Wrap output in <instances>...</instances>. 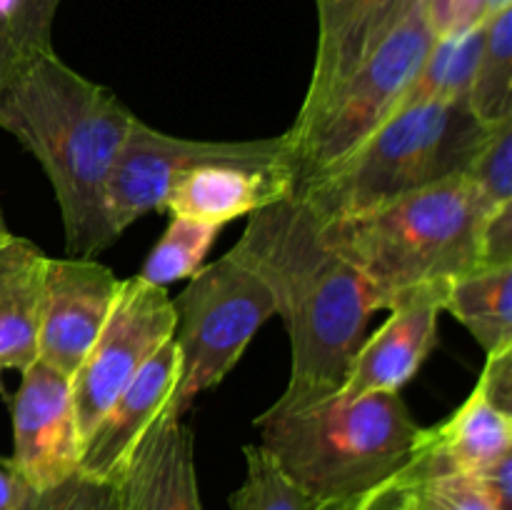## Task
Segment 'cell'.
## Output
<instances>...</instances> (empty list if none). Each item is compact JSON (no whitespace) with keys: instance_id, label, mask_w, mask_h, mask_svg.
<instances>
[{"instance_id":"26","label":"cell","mask_w":512,"mask_h":510,"mask_svg":"<svg viewBox=\"0 0 512 510\" xmlns=\"http://www.w3.org/2000/svg\"><path fill=\"white\" fill-rule=\"evenodd\" d=\"M18 510H120V495L115 483L75 473L53 488H30Z\"/></svg>"},{"instance_id":"21","label":"cell","mask_w":512,"mask_h":510,"mask_svg":"<svg viewBox=\"0 0 512 510\" xmlns=\"http://www.w3.org/2000/svg\"><path fill=\"white\" fill-rule=\"evenodd\" d=\"M468 105L488 128L512 118V8L485 20Z\"/></svg>"},{"instance_id":"1","label":"cell","mask_w":512,"mask_h":510,"mask_svg":"<svg viewBox=\"0 0 512 510\" xmlns=\"http://www.w3.org/2000/svg\"><path fill=\"white\" fill-rule=\"evenodd\" d=\"M228 253L268 285L288 330V388L268 410L293 413L335 395L380 310L373 285L330 248L298 195L250 215Z\"/></svg>"},{"instance_id":"27","label":"cell","mask_w":512,"mask_h":510,"mask_svg":"<svg viewBox=\"0 0 512 510\" xmlns=\"http://www.w3.org/2000/svg\"><path fill=\"white\" fill-rule=\"evenodd\" d=\"M58 5L60 0H23V8H20V15L13 28L15 48H18L23 58L53 48L50 28H53Z\"/></svg>"},{"instance_id":"34","label":"cell","mask_w":512,"mask_h":510,"mask_svg":"<svg viewBox=\"0 0 512 510\" xmlns=\"http://www.w3.org/2000/svg\"><path fill=\"white\" fill-rule=\"evenodd\" d=\"M20 60L23 58H20L18 50L13 48V43L0 38V88H3V83L8 80V75L13 73V68L20 63Z\"/></svg>"},{"instance_id":"11","label":"cell","mask_w":512,"mask_h":510,"mask_svg":"<svg viewBox=\"0 0 512 510\" xmlns=\"http://www.w3.org/2000/svg\"><path fill=\"white\" fill-rule=\"evenodd\" d=\"M120 280L95 258L45 260L38 360L73 378L93 348L118 295Z\"/></svg>"},{"instance_id":"24","label":"cell","mask_w":512,"mask_h":510,"mask_svg":"<svg viewBox=\"0 0 512 510\" xmlns=\"http://www.w3.org/2000/svg\"><path fill=\"white\" fill-rule=\"evenodd\" d=\"M368 510H495L473 475L415 480L385 493Z\"/></svg>"},{"instance_id":"17","label":"cell","mask_w":512,"mask_h":510,"mask_svg":"<svg viewBox=\"0 0 512 510\" xmlns=\"http://www.w3.org/2000/svg\"><path fill=\"white\" fill-rule=\"evenodd\" d=\"M418 0H318L320 33L303 105L363 63Z\"/></svg>"},{"instance_id":"6","label":"cell","mask_w":512,"mask_h":510,"mask_svg":"<svg viewBox=\"0 0 512 510\" xmlns=\"http://www.w3.org/2000/svg\"><path fill=\"white\" fill-rule=\"evenodd\" d=\"M435 38L438 33L425 3L418 0L363 63L330 85L318 100L300 105L293 128L283 133L295 190L343 163L395 113Z\"/></svg>"},{"instance_id":"36","label":"cell","mask_w":512,"mask_h":510,"mask_svg":"<svg viewBox=\"0 0 512 510\" xmlns=\"http://www.w3.org/2000/svg\"><path fill=\"white\" fill-rule=\"evenodd\" d=\"M10 238H13V233H10L8 223H5V218H3V210H0V245L8 243Z\"/></svg>"},{"instance_id":"12","label":"cell","mask_w":512,"mask_h":510,"mask_svg":"<svg viewBox=\"0 0 512 510\" xmlns=\"http://www.w3.org/2000/svg\"><path fill=\"white\" fill-rule=\"evenodd\" d=\"M443 295L445 290L430 288L398 300L388 320L373 335H365L355 350L335 398L358 400L375 393H400L433 353Z\"/></svg>"},{"instance_id":"22","label":"cell","mask_w":512,"mask_h":510,"mask_svg":"<svg viewBox=\"0 0 512 510\" xmlns=\"http://www.w3.org/2000/svg\"><path fill=\"white\" fill-rule=\"evenodd\" d=\"M220 228L185 218H170L168 228L145 258L140 278L150 285L168 288L170 283L193 278L213 250Z\"/></svg>"},{"instance_id":"9","label":"cell","mask_w":512,"mask_h":510,"mask_svg":"<svg viewBox=\"0 0 512 510\" xmlns=\"http://www.w3.org/2000/svg\"><path fill=\"white\" fill-rule=\"evenodd\" d=\"M218 160H290L285 135L263 140H188L135 118L115 158L105 190L115 240L150 210H160L175 180L190 168Z\"/></svg>"},{"instance_id":"30","label":"cell","mask_w":512,"mask_h":510,"mask_svg":"<svg viewBox=\"0 0 512 510\" xmlns=\"http://www.w3.org/2000/svg\"><path fill=\"white\" fill-rule=\"evenodd\" d=\"M495 510H512V453L473 475Z\"/></svg>"},{"instance_id":"32","label":"cell","mask_w":512,"mask_h":510,"mask_svg":"<svg viewBox=\"0 0 512 510\" xmlns=\"http://www.w3.org/2000/svg\"><path fill=\"white\" fill-rule=\"evenodd\" d=\"M28 490V483L15 473L13 465L0 460V510H18Z\"/></svg>"},{"instance_id":"7","label":"cell","mask_w":512,"mask_h":510,"mask_svg":"<svg viewBox=\"0 0 512 510\" xmlns=\"http://www.w3.org/2000/svg\"><path fill=\"white\" fill-rule=\"evenodd\" d=\"M173 310L183 370L163 415L183 420L195 398L223 383L238 365L250 340L275 315V300L248 265L225 253L190 278L173 298Z\"/></svg>"},{"instance_id":"20","label":"cell","mask_w":512,"mask_h":510,"mask_svg":"<svg viewBox=\"0 0 512 510\" xmlns=\"http://www.w3.org/2000/svg\"><path fill=\"white\" fill-rule=\"evenodd\" d=\"M483 28L485 23H480L465 33L438 35L415 78L405 88L395 113L435 100H468L480 48H483Z\"/></svg>"},{"instance_id":"18","label":"cell","mask_w":512,"mask_h":510,"mask_svg":"<svg viewBox=\"0 0 512 510\" xmlns=\"http://www.w3.org/2000/svg\"><path fill=\"white\" fill-rule=\"evenodd\" d=\"M45 260L38 245L18 235L0 245V398L5 400V370L23 373L38 360Z\"/></svg>"},{"instance_id":"15","label":"cell","mask_w":512,"mask_h":510,"mask_svg":"<svg viewBox=\"0 0 512 510\" xmlns=\"http://www.w3.org/2000/svg\"><path fill=\"white\" fill-rule=\"evenodd\" d=\"M180 370L183 360L178 343L175 338L165 340L90 430L78 473L118 483L133 450L163 415L180 380Z\"/></svg>"},{"instance_id":"35","label":"cell","mask_w":512,"mask_h":510,"mask_svg":"<svg viewBox=\"0 0 512 510\" xmlns=\"http://www.w3.org/2000/svg\"><path fill=\"white\" fill-rule=\"evenodd\" d=\"M512 8V0H488V5H485V20L493 18V15H498L500 10H508Z\"/></svg>"},{"instance_id":"28","label":"cell","mask_w":512,"mask_h":510,"mask_svg":"<svg viewBox=\"0 0 512 510\" xmlns=\"http://www.w3.org/2000/svg\"><path fill=\"white\" fill-rule=\"evenodd\" d=\"M478 385L490 403L512 415V345L488 355Z\"/></svg>"},{"instance_id":"8","label":"cell","mask_w":512,"mask_h":510,"mask_svg":"<svg viewBox=\"0 0 512 510\" xmlns=\"http://www.w3.org/2000/svg\"><path fill=\"white\" fill-rule=\"evenodd\" d=\"M173 298L140 275L120 280L118 295L103 330L70 378L75 420L83 445L120 390L138 375L155 350L173 338Z\"/></svg>"},{"instance_id":"5","label":"cell","mask_w":512,"mask_h":510,"mask_svg":"<svg viewBox=\"0 0 512 510\" xmlns=\"http://www.w3.org/2000/svg\"><path fill=\"white\" fill-rule=\"evenodd\" d=\"M490 130L468 100H435L390 115L360 148L295 190L325 220L350 218L468 173Z\"/></svg>"},{"instance_id":"14","label":"cell","mask_w":512,"mask_h":510,"mask_svg":"<svg viewBox=\"0 0 512 510\" xmlns=\"http://www.w3.org/2000/svg\"><path fill=\"white\" fill-rule=\"evenodd\" d=\"M512 453V415L490 403L475 383L468 398L445 420L418 435L408 465L380 493L440 475H478ZM378 498V500H380ZM375 500V503H378Z\"/></svg>"},{"instance_id":"2","label":"cell","mask_w":512,"mask_h":510,"mask_svg":"<svg viewBox=\"0 0 512 510\" xmlns=\"http://www.w3.org/2000/svg\"><path fill=\"white\" fill-rule=\"evenodd\" d=\"M135 118L113 90L83 78L53 48L20 60L0 88V128L48 175L73 258L115 243L105 190Z\"/></svg>"},{"instance_id":"10","label":"cell","mask_w":512,"mask_h":510,"mask_svg":"<svg viewBox=\"0 0 512 510\" xmlns=\"http://www.w3.org/2000/svg\"><path fill=\"white\" fill-rule=\"evenodd\" d=\"M10 420L13 455L8 463L28 488H53L78 473L83 435L68 375L35 360L20 373V388L10 400Z\"/></svg>"},{"instance_id":"3","label":"cell","mask_w":512,"mask_h":510,"mask_svg":"<svg viewBox=\"0 0 512 510\" xmlns=\"http://www.w3.org/2000/svg\"><path fill=\"white\" fill-rule=\"evenodd\" d=\"M255 425L313 510H368L408 465L423 430L400 393L330 395L293 413L265 410Z\"/></svg>"},{"instance_id":"19","label":"cell","mask_w":512,"mask_h":510,"mask_svg":"<svg viewBox=\"0 0 512 510\" xmlns=\"http://www.w3.org/2000/svg\"><path fill=\"white\" fill-rule=\"evenodd\" d=\"M443 313L468 328L485 355L512 345V265H483L445 288Z\"/></svg>"},{"instance_id":"33","label":"cell","mask_w":512,"mask_h":510,"mask_svg":"<svg viewBox=\"0 0 512 510\" xmlns=\"http://www.w3.org/2000/svg\"><path fill=\"white\" fill-rule=\"evenodd\" d=\"M20 8H23V0H0V38L10 40L13 48H15L13 28H15V20H18L20 15ZM20 58H23V55H20Z\"/></svg>"},{"instance_id":"25","label":"cell","mask_w":512,"mask_h":510,"mask_svg":"<svg viewBox=\"0 0 512 510\" xmlns=\"http://www.w3.org/2000/svg\"><path fill=\"white\" fill-rule=\"evenodd\" d=\"M465 178L475 185L490 213L512 205V118L493 125Z\"/></svg>"},{"instance_id":"13","label":"cell","mask_w":512,"mask_h":510,"mask_svg":"<svg viewBox=\"0 0 512 510\" xmlns=\"http://www.w3.org/2000/svg\"><path fill=\"white\" fill-rule=\"evenodd\" d=\"M293 193L290 160H218L185 170L165 195L160 213L223 228Z\"/></svg>"},{"instance_id":"4","label":"cell","mask_w":512,"mask_h":510,"mask_svg":"<svg viewBox=\"0 0 512 510\" xmlns=\"http://www.w3.org/2000/svg\"><path fill=\"white\" fill-rule=\"evenodd\" d=\"M490 215L475 185L458 175L320 228L330 248L373 285L380 310H390L405 295L445 290L483 268Z\"/></svg>"},{"instance_id":"23","label":"cell","mask_w":512,"mask_h":510,"mask_svg":"<svg viewBox=\"0 0 512 510\" xmlns=\"http://www.w3.org/2000/svg\"><path fill=\"white\" fill-rule=\"evenodd\" d=\"M245 480L230 495V510H313L308 495L280 470L263 445H245Z\"/></svg>"},{"instance_id":"31","label":"cell","mask_w":512,"mask_h":510,"mask_svg":"<svg viewBox=\"0 0 512 510\" xmlns=\"http://www.w3.org/2000/svg\"><path fill=\"white\" fill-rule=\"evenodd\" d=\"M485 5H488V0H448L443 33L440 35L465 33V30L485 23Z\"/></svg>"},{"instance_id":"29","label":"cell","mask_w":512,"mask_h":510,"mask_svg":"<svg viewBox=\"0 0 512 510\" xmlns=\"http://www.w3.org/2000/svg\"><path fill=\"white\" fill-rule=\"evenodd\" d=\"M485 265H512V205L490 215L483 235Z\"/></svg>"},{"instance_id":"16","label":"cell","mask_w":512,"mask_h":510,"mask_svg":"<svg viewBox=\"0 0 512 510\" xmlns=\"http://www.w3.org/2000/svg\"><path fill=\"white\" fill-rule=\"evenodd\" d=\"M115 485L120 510H203L193 428L160 415Z\"/></svg>"}]
</instances>
